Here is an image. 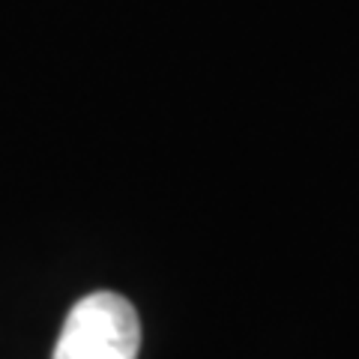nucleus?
<instances>
[{"label":"nucleus","instance_id":"obj_1","mask_svg":"<svg viewBox=\"0 0 359 359\" xmlns=\"http://www.w3.org/2000/svg\"><path fill=\"white\" fill-rule=\"evenodd\" d=\"M138 311L114 290L78 299L66 318L51 359H138Z\"/></svg>","mask_w":359,"mask_h":359}]
</instances>
